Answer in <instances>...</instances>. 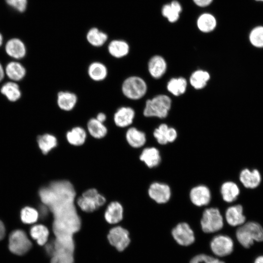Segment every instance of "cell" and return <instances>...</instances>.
<instances>
[{
  "instance_id": "6da1fadb",
  "label": "cell",
  "mask_w": 263,
  "mask_h": 263,
  "mask_svg": "<svg viewBox=\"0 0 263 263\" xmlns=\"http://www.w3.org/2000/svg\"><path fill=\"white\" fill-rule=\"evenodd\" d=\"M39 195L53 214L56 238H73L80 228L81 220L74 205L75 192L73 185L67 181H55L41 188Z\"/></svg>"
},
{
  "instance_id": "484cf974",
  "label": "cell",
  "mask_w": 263,
  "mask_h": 263,
  "mask_svg": "<svg viewBox=\"0 0 263 263\" xmlns=\"http://www.w3.org/2000/svg\"><path fill=\"white\" fill-rule=\"evenodd\" d=\"M88 132L94 138L101 139L108 133V129L104 123L101 122L95 118H91L87 123Z\"/></svg>"
},
{
  "instance_id": "f1b7e54d",
  "label": "cell",
  "mask_w": 263,
  "mask_h": 263,
  "mask_svg": "<svg viewBox=\"0 0 263 263\" xmlns=\"http://www.w3.org/2000/svg\"><path fill=\"white\" fill-rule=\"evenodd\" d=\"M1 94L10 101L15 102L21 97V93L19 85L14 81L5 83L0 88Z\"/></svg>"
},
{
  "instance_id": "30bf717a",
  "label": "cell",
  "mask_w": 263,
  "mask_h": 263,
  "mask_svg": "<svg viewBox=\"0 0 263 263\" xmlns=\"http://www.w3.org/2000/svg\"><path fill=\"white\" fill-rule=\"evenodd\" d=\"M171 233L175 241L181 245H189L195 241L194 232L186 223L178 224L172 229Z\"/></svg>"
},
{
  "instance_id": "ba28073f",
  "label": "cell",
  "mask_w": 263,
  "mask_h": 263,
  "mask_svg": "<svg viewBox=\"0 0 263 263\" xmlns=\"http://www.w3.org/2000/svg\"><path fill=\"white\" fill-rule=\"evenodd\" d=\"M210 248L216 256L224 257L232 252L234 243L230 237L225 235H218L213 237L211 241Z\"/></svg>"
},
{
  "instance_id": "5bb4252c",
  "label": "cell",
  "mask_w": 263,
  "mask_h": 263,
  "mask_svg": "<svg viewBox=\"0 0 263 263\" xmlns=\"http://www.w3.org/2000/svg\"><path fill=\"white\" fill-rule=\"evenodd\" d=\"M239 179L245 188L253 189L259 186L262 177L258 170L244 169L241 171Z\"/></svg>"
},
{
  "instance_id": "5b68a950",
  "label": "cell",
  "mask_w": 263,
  "mask_h": 263,
  "mask_svg": "<svg viewBox=\"0 0 263 263\" xmlns=\"http://www.w3.org/2000/svg\"><path fill=\"white\" fill-rule=\"evenodd\" d=\"M106 202L104 196L95 188H90L84 191L77 200L79 208L85 212H92L102 207Z\"/></svg>"
},
{
  "instance_id": "d590c367",
  "label": "cell",
  "mask_w": 263,
  "mask_h": 263,
  "mask_svg": "<svg viewBox=\"0 0 263 263\" xmlns=\"http://www.w3.org/2000/svg\"><path fill=\"white\" fill-rule=\"evenodd\" d=\"M107 35L95 28L91 29L87 35L89 43L95 47L103 45L107 40Z\"/></svg>"
},
{
  "instance_id": "ee69618b",
  "label": "cell",
  "mask_w": 263,
  "mask_h": 263,
  "mask_svg": "<svg viewBox=\"0 0 263 263\" xmlns=\"http://www.w3.org/2000/svg\"><path fill=\"white\" fill-rule=\"evenodd\" d=\"M95 118L99 121L104 123V122L106 120L107 116L105 113L100 112L96 115Z\"/></svg>"
},
{
  "instance_id": "9a60e30c",
  "label": "cell",
  "mask_w": 263,
  "mask_h": 263,
  "mask_svg": "<svg viewBox=\"0 0 263 263\" xmlns=\"http://www.w3.org/2000/svg\"><path fill=\"white\" fill-rule=\"evenodd\" d=\"M153 136L160 144L165 145L173 142L176 139V131L173 128L169 127L165 124H162L155 129Z\"/></svg>"
},
{
  "instance_id": "e575fe53",
  "label": "cell",
  "mask_w": 263,
  "mask_h": 263,
  "mask_svg": "<svg viewBox=\"0 0 263 263\" xmlns=\"http://www.w3.org/2000/svg\"><path fill=\"white\" fill-rule=\"evenodd\" d=\"M187 86V81L184 77L173 78L169 81L167 89L174 95L179 96L185 92Z\"/></svg>"
},
{
  "instance_id": "8fae6325",
  "label": "cell",
  "mask_w": 263,
  "mask_h": 263,
  "mask_svg": "<svg viewBox=\"0 0 263 263\" xmlns=\"http://www.w3.org/2000/svg\"><path fill=\"white\" fill-rule=\"evenodd\" d=\"M150 197L159 204L167 202L171 195L169 186L165 184L155 182L150 185L148 190Z\"/></svg>"
},
{
  "instance_id": "52a82bcc",
  "label": "cell",
  "mask_w": 263,
  "mask_h": 263,
  "mask_svg": "<svg viewBox=\"0 0 263 263\" xmlns=\"http://www.w3.org/2000/svg\"><path fill=\"white\" fill-rule=\"evenodd\" d=\"M8 247L12 253L23 255L31 249L32 243L24 231L17 229L11 233Z\"/></svg>"
},
{
  "instance_id": "d6986e66",
  "label": "cell",
  "mask_w": 263,
  "mask_h": 263,
  "mask_svg": "<svg viewBox=\"0 0 263 263\" xmlns=\"http://www.w3.org/2000/svg\"><path fill=\"white\" fill-rule=\"evenodd\" d=\"M123 208L118 202H112L107 207L104 213L106 221L110 224H115L123 219Z\"/></svg>"
},
{
  "instance_id": "7a4b0ae2",
  "label": "cell",
  "mask_w": 263,
  "mask_h": 263,
  "mask_svg": "<svg viewBox=\"0 0 263 263\" xmlns=\"http://www.w3.org/2000/svg\"><path fill=\"white\" fill-rule=\"evenodd\" d=\"M236 236L243 247L249 248L254 242L263 241V227L257 222H245L237 229Z\"/></svg>"
},
{
  "instance_id": "836d02e7",
  "label": "cell",
  "mask_w": 263,
  "mask_h": 263,
  "mask_svg": "<svg viewBox=\"0 0 263 263\" xmlns=\"http://www.w3.org/2000/svg\"><path fill=\"white\" fill-rule=\"evenodd\" d=\"M197 24L200 31L207 33L214 29L216 25V20L213 15L205 13L199 17Z\"/></svg>"
},
{
  "instance_id": "74e56055",
  "label": "cell",
  "mask_w": 263,
  "mask_h": 263,
  "mask_svg": "<svg viewBox=\"0 0 263 263\" xmlns=\"http://www.w3.org/2000/svg\"><path fill=\"white\" fill-rule=\"evenodd\" d=\"M74 251L67 250H56L52 256L51 263H74Z\"/></svg>"
},
{
  "instance_id": "d4e9b609",
  "label": "cell",
  "mask_w": 263,
  "mask_h": 263,
  "mask_svg": "<svg viewBox=\"0 0 263 263\" xmlns=\"http://www.w3.org/2000/svg\"><path fill=\"white\" fill-rule=\"evenodd\" d=\"M66 137L69 144L75 146H79L85 142L87 132L82 127L76 126L67 132Z\"/></svg>"
},
{
  "instance_id": "7c38bea8",
  "label": "cell",
  "mask_w": 263,
  "mask_h": 263,
  "mask_svg": "<svg viewBox=\"0 0 263 263\" xmlns=\"http://www.w3.org/2000/svg\"><path fill=\"white\" fill-rule=\"evenodd\" d=\"M135 117L134 110L128 106H122L117 109L113 114V122L119 128H125L131 125Z\"/></svg>"
},
{
  "instance_id": "83f0119b",
  "label": "cell",
  "mask_w": 263,
  "mask_h": 263,
  "mask_svg": "<svg viewBox=\"0 0 263 263\" xmlns=\"http://www.w3.org/2000/svg\"><path fill=\"white\" fill-rule=\"evenodd\" d=\"M221 193L225 201L231 203L237 198L240 194V189L236 183L228 181L222 185Z\"/></svg>"
},
{
  "instance_id": "681fc988",
  "label": "cell",
  "mask_w": 263,
  "mask_h": 263,
  "mask_svg": "<svg viewBox=\"0 0 263 263\" xmlns=\"http://www.w3.org/2000/svg\"><path fill=\"white\" fill-rule=\"evenodd\" d=\"M256 1H258V2H263V0H254Z\"/></svg>"
},
{
  "instance_id": "b9f144b4",
  "label": "cell",
  "mask_w": 263,
  "mask_h": 263,
  "mask_svg": "<svg viewBox=\"0 0 263 263\" xmlns=\"http://www.w3.org/2000/svg\"><path fill=\"white\" fill-rule=\"evenodd\" d=\"M194 3L200 7H205L211 3L212 0H193Z\"/></svg>"
},
{
  "instance_id": "9c48e42d",
  "label": "cell",
  "mask_w": 263,
  "mask_h": 263,
  "mask_svg": "<svg viewBox=\"0 0 263 263\" xmlns=\"http://www.w3.org/2000/svg\"><path fill=\"white\" fill-rule=\"evenodd\" d=\"M107 238L111 244L119 251L124 250L130 243L128 231L120 226L112 228L109 231Z\"/></svg>"
},
{
  "instance_id": "8d00e7d4",
  "label": "cell",
  "mask_w": 263,
  "mask_h": 263,
  "mask_svg": "<svg viewBox=\"0 0 263 263\" xmlns=\"http://www.w3.org/2000/svg\"><path fill=\"white\" fill-rule=\"evenodd\" d=\"M250 43L257 48H263V25H257L252 28L248 34Z\"/></svg>"
},
{
  "instance_id": "c3c4849f",
  "label": "cell",
  "mask_w": 263,
  "mask_h": 263,
  "mask_svg": "<svg viewBox=\"0 0 263 263\" xmlns=\"http://www.w3.org/2000/svg\"><path fill=\"white\" fill-rule=\"evenodd\" d=\"M3 43V38L2 35L0 33V47Z\"/></svg>"
},
{
  "instance_id": "e0dca14e",
  "label": "cell",
  "mask_w": 263,
  "mask_h": 263,
  "mask_svg": "<svg viewBox=\"0 0 263 263\" xmlns=\"http://www.w3.org/2000/svg\"><path fill=\"white\" fill-rule=\"evenodd\" d=\"M78 98L75 94L70 91H60L57 94L56 102L60 109L69 112L76 106Z\"/></svg>"
},
{
  "instance_id": "f546056e",
  "label": "cell",
  "mask_w": 263,
  "mask_h": 263,
  "mask_svg": "<svg viewBox=\"0 0 263 263\" xmlns=\"http://www.w3.org/2000/svg\"><path fill=\"white\" fill-rule=\"evenodd\" d=\"M37 142L39 148L44 154L48 153L57 145L56 137L50 133H44L39 135L37 138Z\"/></svg>"
},
{
  "instance_id": "3957f363",
  "label": "cell",
  "mask_w": 263,
  "mask_h": 263,
  "mask_svg": "<svg viewBox=\"0 0 263 263\" xmlns=\"http://www.w3.org/2000/svg\"><path fill=\"white\" fill-rule=\"evenodd\" d=\"M171 104V100L168 95H158L146 101L143 114L146 117L165 118L168 114Z\"/></svg>"
},
{
  "instance_id": "f35d334b",
  "label": "cell",
  "mask_w": 263,
  "mask_h": 263,
  "mask_svg": "<svg viewBox=\"0 0 263 263\" xmlns=\"http://www.w3.org/2000/svg\"><path fill=\"white\" fill-rule=\"evenodd\" d=\"M39 217L38 211L29 207L23 208L20 211V219L23 223L31 224L37 221Z\"/></svg>"
},
{
  "instance_id": "1f68e13d",
  "label": "cell",
  "mask_w": 263,
  "mask_h": 263,
  "mask_svg": "<svg viewBox=\"0 0 263 263\" xmlns=\"http://www.w3.org/2000/svg\"><path fill=\"white\" fill-rule=\"evenodd\" d=\"M181 10L180 4L177 1H173L170 4H166L163 6L162 13L169 21L174 22L178 20Z\"/></svg>"
},
{
  "instance_id": "4dcf8cb0",
  "label": "cell",
  "mask_w": 263,
  "mask_h": 263,
  "mask_svg": "<svg viewBox=\"0 0 263 263\" xmlns=\"http://www.w3.org/2000/svg\"><path fill=\"white\" fill-rule=\"evenodd\" d=\"M30 234L32 238L36 240L39 245H43L47 242L49 231L46 226L38 224L31 228Z\"/></svg>"
},
{
  "instance_id": "d6a6232c",
  "label": "cell",
  "mask_w": 263,
  "mask_h": 263,
  "mask_svg": "<svg viewBox=\"0 0 263 263\" xmlns=\"http://www.w3.org/2000/svg\"><path fill=\"white\" fill-rule=\"evenodd\" d=\"M210 78V75L207 71L201 70L193 72L189 78L191 86L196 89H201L205 87Z\"/></svg>"
},
{
  "instance_id": "7402d4cb",
  "label": "cell",
  "mask_w": 263,
  "mask_h": 263,
  "mask_svg": "<svg viewBox=\"0 0 263 263\" xmlns=\"http://www.w3.org/2000/svg\"><path fill=\"white\" fill-rule=\"evenodd\" d=\"M87 73L89 77L96 82L105 79L108 74L106 66L98 61L92 62L88 67Z\"/></svg>"
},
{
  "instance_id": "603a6c76",
  "label": "cell",
  "mask_w": 263,
  "mask_h": 263,
  "mask_svg": "<svg viewBox=\"0 0 263 263\" xmlns=\"http://www.w3.org/2000/svg\"><path fill=\"white\" fill-rule=\"evenodd\" d=\"M125 136L128 143L133 148L141 147L146 141L145 133L135 127L129 128Z\"/></svg>"
},
{
  "instance_id": "ab89813d",
  "label": "cell",
  "mask_w": 263,
  "mask_h": 263,
  "mask_svg": "<svg viewBox=\"0 0 263 263\" xmlns=\"http://www.w3.org/2000/svg\"><path fill=\"white\" fill-rule=\"evenodd\" d=\"M189 263H225L224 261L213 257L200 254L193 257Z\"/></svg>"
},
{
  "instance_id": "4316f807",
  "label": "cell",
  "mask_w": 263,
  "mask_h": 263,
  "mask_svg": "<svg viewBox=\"0 0 263 263\" xmlns=\"http://www.w3.org/2000/svg\"><path fill=\"white\" fill-rule=\"evenodd\" d=\"M109 54L116 58H121L127 56L130 50L129 44L125 41L114 40L108 46Z\"/></svg>"
},
{
  "instance_id": "2e32d148",
  "label": "cell",
  "mask_w": 263,
  "mask_h": 263,
  "mask_svg": "<svg viewBox=\"0 0 263 263\" xmlns=\"http://www.w3.org/2000/svg\"><path fill=\"white\" fill-rule=\"evenodd\" d=\"M5 50L9 56L17 59L23 58L26 54L24 43L17 38L9 39L5 44Z\"/></svg>"
},
{
  "instance_id": "f6af8a7d",
  "label": "cell",
  "mask_w": 263,
  "mask_h": 263,
  "mask_svg": "<svg viewBox=\"0 0 263 263\" xmlns=\"http://www.w3.org/2000/svg\"><path fill=\"white\" fill-rule=\"evenodd\" d=\"M5 234V228L3 223L0 220V240L2 239Z\"/></svg>"
},
{
  "instance_id": "4fadbf2b",
  "label": "cell",
  "mask_w": 263,
  "mask_h": 263,
  "mask_svg": "<svg viewBox=\"0 0 263 263\" xmlns=\"http://www.w3.org/2000/svg\"><path fill=\"white\" fill-rule=\"evenodd\" d=\"M192 203L198 207L207 205L211 199L209 188L205 186L199 185L191 189L189 193Z\"/></svg>"
},
{
  "instance_id": "7bdbcfd3",
  "label": "cell",
  "mask_w": 263,
  "mask_h": 263,
  "mask_svg": "<svg viewBox=\"0 0 263 263\" xmlns=\"http://www.w3.org/2000/svg\"><path fill=\"white\" fill-rule=\"evenodd\" d=\"M47 207L46 205L40 206L39 211H38L39 216H40L42 218H43L47 215L48 211Z\"/></svg>"
},
{
  "instance_id": "60d3db41",
  "label": "cell",
  "mask_w": 263,
  "mask_h": 263,
  "mask_svg": "<svg viewBox=\"0 0 263 263\" xmlns=\"http://www.w3.org/2000/svg\"><path fill=\"white\" fill-rule=\"evenodd\" d=\"M7 4L19 12H23L26 9L27 0H5Z\"/></svg>"
},
{
  "instance_id": "bcb514c9",
  "label": "cell",
  "mask_w": 263,
  "mask_h": 263,
  "mask_svg": "<svg viewBox=\"0 0 263 263\" xmlns=\"http://www.w3.org/2000/svg\"><path fill=\"white\" fill-rule=\"evenodd\" d=\"M5 75L4 69L0 63V82L3 80Z\"/></svg>"
},
{
  "instance_id": "44dd1931",
  "label": "cell",
  "mask_w": 263,
  "mask_h": 263,
  "mask_svg": "<svg viewBox=\"0 0 263 263\" xmlns=\"http://www.w3.org/2000/svg\"><path fill=\"white\" fill-rule=\"evenodd\" d=\"M4 71L5 74L7 77L14 82L22 80L26 73L24 67L17 61H11L7 63Z\"/></svg>"
},
{
  "instance_id": "cb8c5ba5",
  "label": "cell",
  "mask_w": 263,
  "mask_h": 263,
  "mask_svg": "<svg viewBox=\"0 0 263 263\" xmlns=\"http://www.w3.org/2000/svg\"><path fill=\"white\" fill-rule=\"evenodd\" d=\"M140 159L149 168L158 166L161 161L159 150L155 148H146L143 150L140 155Z\"/></svg>"
},
{
  "instance_id": "ffe728a7",
  "label": "cell",
  "mask_w": 263,
  "mask_h": 263,
  "mask_svg": "<svg viewBox=\"0 0 263 263\" xmlns=\"http://www.w3.org/2000/svg\"><path fill=\"white\" fill-rule=\"evenodd\" d=\"M166 69V62L162 56H154L150 59L148 63V70L153 77L160 78L165 74Z\"/></svg>"
},
{
  "instance_id": "277c9868",
  "label": "cell",
  "mask_w": 263,
  "mask_h": 263,
  "mask_svg": "<svg viewBox=\"0 0 263 263\" xmlns=\"http://www.w3.org/2000/svg\"><path fill=\"white\" fill-rule=\"evenodd\" d=\"M147 91L146 82L140 77L131 76L122 82L121 91L123 94L131 100H138L143 97Z\"/></svg>"
},
{
  "instance_id": "ac0fdd59",
  "label": "cell",
  "mask_w": 263,
  "mask_h": 263,
  "mask_svg": "<svg viewBox=\"0 0 263 263\" xmlns=\"http://www.w3.org/2000/svg\"><path fill=\"white\" fill-rule=\"evenodd\" d=\"M225 216L227 223L232 226H240L246 220L243 207L240 205L229 207L225 211Z\"/></svg>"
},
{
  "instance_id": "7dc6e473",
  "label": "cell",
  "mask_w": 263,
  "mask_h": 263,
  "mask_svg": "<svg viewBox=\"0 0 263 263\" xmlns=\"http://www.w3.org/2000/svg\"><path fill=\"white\" fill-rule=\"evenodd\" d=\"M254 263H263V256H260L257 257Z\"/></svg>"
},
{
  "instance_id": "8992f818",
  "label": "cell",
  "mask_w": 263,
  "mask_h": 263,
  "mask_svg": "<svg viewBox=\"0 0 263 263\" xmlns=\"http://www.w3.org/2000/svg\"><path fill=\"white\" fill-rule=\"evenodd\" d=\"M223 218L218 209L211 207L205 210L201 220V225L204 232H217L223 227Z\"/></svg>"
}]
</instances>
